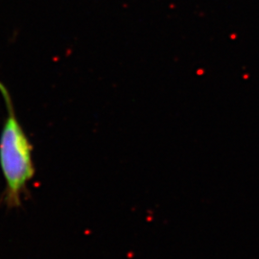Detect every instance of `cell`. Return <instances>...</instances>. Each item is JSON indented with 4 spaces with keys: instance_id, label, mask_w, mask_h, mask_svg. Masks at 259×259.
<instances>
[{
    "instance_id": "obj_1",
    "label": "cell",
    "mask_w": 259,
    "mask_h": 259,
    "mask_svg": "<svg viewBox=\"0 0 259 259\" xmlns=\"http://www.w3.org/2000/svg\"><path fill=\"white\" fill-rule=\"evenodd\" d=\"M0 93L7 115L0 135V167L5 180L4 203L9 208L19 207L35 167L32 145L20 125L8 89L0 82Z\"/></svg>"
}]
</instances>
